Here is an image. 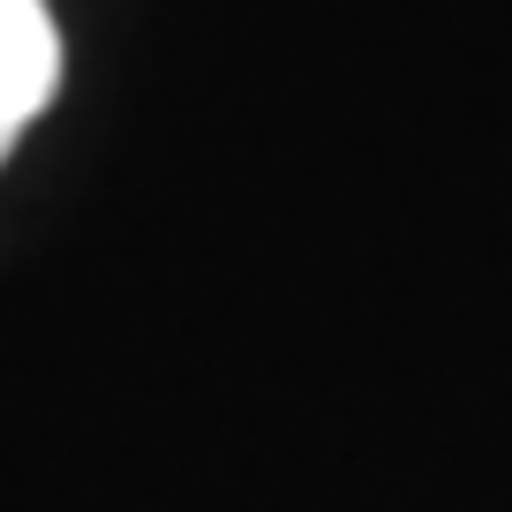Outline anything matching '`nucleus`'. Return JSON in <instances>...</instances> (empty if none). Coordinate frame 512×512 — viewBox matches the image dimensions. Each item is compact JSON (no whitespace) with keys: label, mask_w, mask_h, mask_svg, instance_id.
<instances>
[{"label":"nucleus","mask_w":512,"mask_h":512,"mask_svg":"<svg viewBox=\"0 0 512 512\" xmlns=\"http://www.w3.org/2000/svg\"><path fill=\"white\" fill-rule=\"evenodd\" d=\"M53 83H61V38L46 0H0V159L46 113Z\"/></svg>","instance_id":"f257e3e1"}]
</instances>
